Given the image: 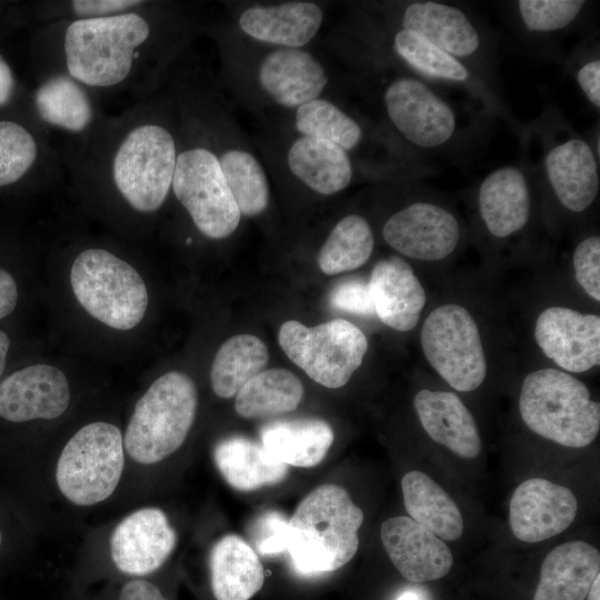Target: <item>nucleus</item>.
I'll use <instances>...</instances> for the list:
<instances>
[{
    "label": "nucleus",
    "instance_id": "obj_32",
    "mask_svg": "<svg viewBox=\"0 0 600 600\" xmlns=\"http://www.w3.org/2000/svg\"><path fill=\"white\" fill-rule=\"evenodd\" d=\"M269 360L266 343L253 334H237L220 347L213 359L210 380L214 393L229 399L251 378L261 372Z\"/></svg>",
    "mask_w": 600,
    "mask_h": 600
},
{
    "label": "nucleus",
    "instance_id": "obj_1",
    "mask_svg": "<svg viewBox=\"0 0 600 600\" xmlns=\"http://www.w3.org/2000/svg\"><path fill=\"white\" fill-rule=\"evenodd\" d=\"M380 102L387 122L402 144L429 161L459 160L481 138L486 122H466L443 91L401 68L387 78Z\"/></svg>",
    "mask_w": 600,
    "mask_h": 600
},
{
    "label": "nucleus",
    "instance_id": "obj_29",
    "mask_svg": "<svg viewBox=\"0 0 600 600\" xmlns=\"http://www.w3.org/2000/svg\"><path fill=\"white\" fill-rule=\"evenodd\" d=\"M213 461L227 483L244 492L279 483L289 472L288 466L272 458L262 444L243 436L220 440Z\"/></svg>",
    "mask_w": 600,
    "mask_h": 600
},
{
    "label": "nucleus",
    "instance_id": "obj_25",
    "mask_svg": "<svg viewBox=\"0 0 600 600\" xmlns=\"http://www.w3.org/2000/svg\"><path fill=\"white\" fill-rule=\"evenodd\" d=\"M598 574V549L581 540L562 543L544 558L533 600H584Z\"/></svg>",
    "mask_w": 600,
    "mask_h": 600
},
{
    "label": "nucleus",
    "instance_id": "obj_28",
    "mask_svg": "<svg viewBox=\"0 0 600 600\" xmlns=\"http://www.w3.org/2000/svg\"><path fill=\"white\" fill-rule=\"evenodd\" d=\"M261 444L276 460L311 468L327 456L333 439L330 424L317 418L270 421L260 429Z\"/></svg>",
    "mask_w": 600,
    "mask_h": 600
},
{
    "label": "nucleus",
    "instance_id": "obj_48",
    "mask_svg": "<svg viewBox=\"0 0 600 600\" xmlns=\"http://www.w3.org/2000/svg\"><path fill=\"white\" fill-rule=\"evenodd\" d=\"M588 600H600V574L592 582L587 597Z\"/></svg>",
    "mask_w": 600,
    "mask_h": 600
},
{
    "label": "nucleus",
    "instance_id": "obj_7",
    "mask_svg": "<svg viewBox=\"0 0 600 600\" xmlns=\"http://www.w3.org/2000/svg\"><path fill=\"white\" fill-rule=\"evenodd\" d=\"M127 461L121 430L110 422H91L76 431L61 449L54 483L70 504L94 507L113 496Z\"/></svg>",
    "mask_w": 600,
    "mask_h": 600
},
{
    "label": "nucleus",
    "instance_id": "obj_2",
    "mask_svg": "<svg viewBox=\"0 0 600 600\" xmlns=\"http://www.w3.org/2000/svg\"><path fill=\"white\" fill-rule=\"evenodd\" d=\"M363 511L348 491L333 483L313 489L289 520V552L302 574L331 572L346 566L359 548Z\"/></svg>",
    "mask_w": 600,
    "mask_h": 600
},
{
    "label": "nucleus",
    "instance_id": "obj_47",
    "mask_svg": "<svg viewBox=\"0 0 600 600\" xmlns=\"http://www.w3.org/2000/svg\"><path fill=\"white\" fill-rule=\"evenodd\" d=\"M10 340L8 336L0 330V377L6 367V357L9 350Z\"/></svg>",
    "mask_w": 600,
    "mask_h": 600
},
{
    "label": "nucleus",
    "instance_id": "obj_8",
    "mask_svg": "<svg viewBox=\"0 0 600 600\" xmlns=\"http://www.w3.org/2000/svg\"><path fill=\"white\" fill-rule=\"evenodd\" d=\"M392 8L393 27L421 34L500 91L496 42L470 12L432 0L399 2Z\"/></svg>",
    "mask_w": 600,
    "mask_h": 600
},
{
    "label": "nucleus",
    "instance_id": "obj_46",
    "mask_svg": "<svg viewBox=\"0 0 600 600\" xmlns=\"http://www.w3.org/2000/svg\"><path fill=\"white\" fill-rule=\"evenodd\" d=\"M13 87L12 71L6 60L0 56V107L9 101L13 92Z\"/></svg>",
    "mask_w": 600,
    "mask_h": 600
},
{
    "label": "nucleus",
    "instance_id": "obj_31",
    "mask_svg": "<svg viewBox=\"0 0 600 600\" xmlns=\"http://www.w3.org/2000/svg\"><path fill=\"white\" fill-rule=\"evenodd\" d=\"M303 398V384L287 369L262 370L237 392L234 409L243 418H266L291 412Z\"/></svg>",
    "mask_w": 600,
    "mask_h": 600
},
{
    "label": "nucleus",
    "instance_id": "obj_27",
    "mask_svg": "<svg viewBox=\"0 0 600 600\" xmlns=\"http://www.w3.org/2000/svg\"><path fill=\"white\" fill-rule=\"evenodd\" d=\"M287 162L298 180L322 196L347 189L354 174L352 159L346 150L316 138H297L288 150Z\"/></svg>",
    "mask_w": 600,
    "mask_h": 600
},
{
    "label": "nucleus",
    "instance_id": "obj_43",
    "mask_svg": "<svg viewBox=\"0 0 600 600\" xmlns=\"http://www.w3.org/2000/svg\"><path fill=\"white\" fill-rule=\"evenodd\" d=\"M113 600H170L150 577L122 579Z\"/></svg>",
    "mask_w": 600,
    "mask_h": 600
},
{
    "label": "nucleus",
    "instance_id": "obj_5",
    "mask_svg": "<svg viewBox=\"0 0 600 600\" xmlns=\"http://www.w3.org/2000/svg\"><path fill=\"white\" fill-rule=\"evenodd\" d=\"M519 410L530 430L564 447H587L600 430V404L591 400L587 386L553 368L523 379Z\"/></svg>",
    "mask_w": 600,
    "mask_h": 600
},
{
    "label": "nucleus",
    "instance_id": "obj_23",
    "mask_svg": "<svg viewBox=\"0 0 600 600\" xmlns=\"http://www.w3.org/2000/svg\"><path fill=\"white\" fill-rule=\"evenodd\" d=\"M321 7L311 1L256 4L244 9L239 28L251 39L277 48H302L319 32Z\"/></svg>",
    "mask_w": 600,
    "mask_h": 600
},
{
    "label": "nucleus",
    "instance_id": "obj_15",
    "mask_svg": "<svg viewBox=\"0 0 600 600\" xmlns=\"http://www.w3.org/2000/svg\"><path fill=\"white\" fill-rule=\"evenodd\" d=\"M384 242L420 261H440L459 246L462 227L456 214L432 200H414L394 211L382 226Z\"/></svg>",
    "mask_w": 600,
    "mask_h": 600
},
{
    "label": "nucleus",
    "instance_id": "obj_19",
    "mask_svg": "<svg viewBox=\"0 0 600 600\" xmlns=\"http://www.w3.org/2000/svg\"><path fill=\"white\" fill-rule=\"evenodd\" d=\"M69 402L67 377L52 366L26 367L0 383V417L10 422L56 419Z\"/></svg>",
    "mask_w": 600,
    "mask_h": 600
},
{
    "label": "nucleus",
    "instance_id": "obj_39",
    "mask_svg": "<svg viewBox=\"0 0 600 600\" xmlns=\"http://www.w3.org/2000/svg\"><path fill=\"white\" fill-rule=\"evenodd\" d=\"M578 284L592 299L600 300V237L592 234L582 239L572 256Z\"/></svg>",
    "mask_w": 600,
    "mask_h": 600
},
{
    "label": "nucleus",
    "instance_id": "obj_40",
    "mask_svg": "<svg viewBox=\"0 0 600 600\" xmlns=\"http://www.w3.org/2000/svg\"><path fill=\"white\" fill-rule=\"evenodd\" d=\"M329 303L336 310L358 316L376 314L369 283L361 278H348L338 282L329 293Z\"/></svg>",
    "mask_w": 600,
    "mask_h": 600
},
{
    "label": "nucleus",
    "instance_id": "obj_18",
    "mask_svg": "<svg viewBox=\"0 0 600 600\" xmlns=\"http://www.w3.org/2000/svg\"><path fill=\"white\" fill-rule=\"evenodd\" d=\"M577 511L578 501L569 488L532 478L519 484L511 497L510 528L519 540L539 542L563 532Z\"/></svg>",
    "mask_w": 600,
    "mask_h": 600
},
{
    "label": "nucleus",
    "instance_id": "obj_45",
    "mask_svg": "<svg viewBox=\"0 0 600 600\" xmlns=\"http://www.w3.org/2000/svg\"><path fill=\"white\" fill-rule=\"evenodd\" d=\"M18 301V289L12 276L0 268V319L11 313Z\"/></svg>",
    "mask_w": 600,
    "mask_h": 600
},
{
    "label": "nucleus",
    "instance_id": "obj_34",
    "mask_svg": "<svg viewBox=\"0 0 600 600\" xmlns=\"http://www.w3.org/2000/svg\"><path fill=\"white\" fill-rule=\"evenodd\" d=\"M374 249V234L368 220L357 213L340 219L323 242L319 254L320 270L328 276L363 266Z\"/></svg>",
    "mask_w": 600,
    "mask_h": 600
},
{
    "label": "nucleus",
    "instance_id": "obj_20",
    "mask_svg": "<svg viewBox=\"0 0 600 600\" xmlns=\"http://www.w3.org/2000/svg\"><path fill=\"white\" fill-rule=\"evenodd\" d=\"M380 537L393 566L411 582L438 580L452 568L453 557L443 540L410 517L384 520Z\"/></svg>",
    "mask_w": 600,
    "mask_h": 600
},
{
    "label": "nucleus",
    "instance_id": "obj_36",
    "mask_svg": "<svg viewBox=\"0 0 600 600\" xmlns=\"http://www.w3.org/2000/svg\"><path fill=\"white\" fill-rule=\"evenodd\" d=\"M227 184L241 216L257 217L268 208L270 189L266 171L249 151L230 148L218 157Z\"/></svg>",
    "mask_w": 600,
    "mask_h": 600
},
{
    "label": "nucleus",
    "instance_id": "obj_42",
    "mask_svg": "<svg viewBox=\"0 0 600 600\" xmlns=\"http://www.w3.org/2000/svg\"><path fill=\"white\" fill-rule=\"evenodd\" d=\"M573 77L587 101L600 110V58L598 50L583 53L573 62Z\"/></svg>",
    "mask_w": 600,
    "mask_h": 600
},
{
    "label": "nucleus",
    "instance_id": "obj_38",
    "mask_svg": "<svg viewBox=\"0 0 600 600\" xmlns=\"http://www.w3.org/2000/svg\"><path fill=\"white\" fill-rule=\"evenodd\" d=\"M32 134L13 121H0V187L19 180L37 158Z\"/></svg>",
    "mask_w": 600,
    "mask_h": 600
},
{
    "label": "nucleus",
    "instance_id": "obj_4",
    "mask_svg": "<svg viewBox=\"0 0 600 600\" xmlns=\"http://www.w3.org/2000/svg\"><path fill=\"white\" fill-rule=\"evenodd\" d=\"M198 408V391L186 373L170 371L137 401L123 433L128 460L153 466L173 454L186 441Z\"/></svg>",
    "mask_w": 600,
    "mask_h": 600
},
{
    "label": "nucleus",
    "instance_id": "obj_30",
    "mask_svg": "<svg viewBox=\"0 0 600 600\" xmlns=\"http://www.w3.org/2000/svg\"><path fill=\"white\" fill-rule=\"evenodd\" d=\"M403 503L410 518L441 540H458L463 518L452 498L428 474L413 470L401 480Z\"/></svg>",
    "mask_w": 600,
    "mask_h": 600
},
{
    "label": "nucleus",
    "instance_id": "obj_17",
    "mask_svg": "<svg viewBox=\"0 0 600 600\" xmlns=\"http://www.w3.org/2000/svg\"><path fill=\"white\" fill-rule=\"evenodd\" d=\"M541 351L568 372H584L600 363V317L566 307H549L536 320Z\"/></svg>",
    "mask_w": 600,
    "mask_h": 600
},
{
    "label": "nucleus",
    "instance_id": "obj_3",
    "mask_svg": "<svg viewBox=\"0 0 600 600\" xmlns=\"http://www.w3.org/2000/svg\"><path fill=\"white\" fill-rule=\"evenodd\" d=\"M534 139L539 157L530 167L559 204L572 213L587 211L600 188L599 153L592 141L573 130L558 109L546 108L523 133Z\"/></svg>",
    "mask_w": 600,
    "mask_h": 600
},
{
    "label": "nucleus",
    "instance_id": "obj_49",
    "mask_svg": "<svg viewBox=\"0 0 600 600\" xmlns=\"http://www.w3.org/2000/svg\"><path fill=\"white\" fill-rule=\"evenodd\" d=\"M397 600H419V598L413 592H404Z\"/></svg>",
    "mask_w": 600,
    "mask_h": 600
},
{
    "label": "nucleus",
    "instance_id": "obj_6",
    "mask_svg": "<svg viewBox=\"0 0 600 600\" xmlns=\"http://www.w3.org/2000/svg\"><path fill=\"white\" fill-rule=\"evenodd\" d=\"M149 33L147 20L134 12L78 19L64 33L68 72L91 87L118 84L129 76L136 49Z\"/></svg>",
    "mask_w": 600,
    "mask_h": 600
},
{
    "label": "nucleus",
    "instance_id": "obj_24",
    "mask_svg": "<svg viewBox=\"0 0 600 600\" xmlns=\"http://www.w3.org/2000/svg\"><path fill=\"white\" fill-rule=\"evenodd\" d=\"M418 418L437 443L468 459L476 458L481 450V439L477 423L453 392L420 390L413 399Z\"/></svg>",
    "mask_w": 600,
    "mask_h": 600
},
{
    "label": "nucleus",
    "instance_id": "obj_9",
    "mask_svg": "<svg viewBox=\"0 0 600 600\" xmlns=\"http://www.w3.org/2000/svg\"><path fill=\"white\" fill-rule=\"evenodd\" d=\"M70 281L84 310L118 330L134 328L142 320L148 292L138 271L102 249H88L74 260Z\"/></svg>",
    "mask_w": 600,
    "mask_h": 600
},
{
    "label": "nucleus",
    "instance_id": "obj_41",
    "mask_svg": "<svg viewBox=\"0 0 600 600\" xmlns=\"http://www.w3.org/2000/svg\"><path fill=\"white\" fill-rule=\"evenodd\" d=\"M289 520L274 511L264 513L254 526V544L262 554L287 551Z\"/></svg>",
    "mask_w": 600,
    "mask_h": 600
},
{
    "label": "nucleus",
    "instance_id": "obj_21",
    "mask_svg": "<svg viewBox=\"0 0 600 600\" xmlns=\"http://www.w3.org/2000/svg\"><path fill=\"white\" fill-rule=\"evenodd\" d=\"M258 81L278 106L298 108L319 98L328 84L323 64L301 48H276L260 61Z\"/></svg>",
    "mask_w": 600,
    "mask_h": 600
},
{
    "label": "nucleus",
    "instance_id": "obj_50",
    "mask_svg": "<svg viewBox=\"0 0 600 600\" xmlns=\"http://www.w3.org/2000/svg\"><path fill=\"white\" fill-rule=\"evenodd\" d=\"M1 543H2V533L0 531V547H1Z\"/></svg>",
    "mask_w": 600,
    "mask_h": 600
},
{
    "label": "nucleus",
    "instance_id": "obj_14",
    "mask_svg": "<svg viewBox=\"0 0 600 600\" xmlns=\"http://www.w3.org/2000/svg\"><path fill=\"white\" fill-rule=\"evenodd\" d=\"M177 532L158 507H141L113 527L109 539L112 570L122 579L151 577L172 554Z\"/></svg>",
    "mask_w": 600,
    "mask_h": 600
},
{
    "label": "nucleus",
    "instance_id": "obj_10",
    "mask_svg": "<svg viewBox=\"0 0 600 600\" xmlns=\"http://www.w3.org/2000/svg\"><path fill=\"white\" fill-rule=\"evenodd\" d=\"M281 349L313 381L330 389L348 383L368 350L366 334L344 319L307 327L289 320L278 333Z\"/></svg>",
    "mask_w": 600,
    "mask_h": 600
},
{
    "label": "nucleus",
    "instance_id": "obj_13",
    "mask_svg": "<svg viewBox=\"0 0 600 600\" xmlns=\"http://www.w3.org/2000/svg\"><path fill=\"white\" fill-rule=\"evenodd\" d=\"M171 188L203 236L224 239L238 228L240 210L209 149L191 148L177 156Z\"/></svg>",
    "mask_w": 600,
    "mask_h": 600
},
{
    "label": "nucleus",
    "instance_id": "obj_12",
    "mask_svg": "<svg viewBox=\"0 0 600 600\" xmlns=\"http://www.w3.org/2000/svg\"><path fill=\"white\" fill-rule=\"evenodd\" d=\"M420 341L427 361L451 388L469 392L484 381L487 358L479 328L464 307L446 303L433 309Z\"/></svg>",
    "mask_w": 600,
    "mask_h": 600
},
{
    "label": "nucleus",
    "instance_id": "obj_22",
    "mask_svg": "<svg viewBox=\"0 0 600 600\" xmlns=\"http://www.w3.org/2000/svg\"><path fill=\"white\" fill-rule=\"evenodd\" d=\"M376 316L389 328L412 330L424 308L426 291L411 266L399 256L378 261L368 281Z\"/></svg>",
    "mask_w": 600,
    "mask_h": 600
},
{
    "label": "nucleus",
    "instance_id": "obj_26",
    "mask_svg": "<svg viewBox=\"0 0 600 600\" xmlns=\"http://www.w3.org/2000/svg\"><path fill=\"white\" fill-rule=\"evenodd\" d=\"M209 572L216 600H250L264 582L256 551L236 534H226L212 546Z\"/></svg>",
    "mask_w": 600,
    "mask_h": 600
},
{
    "label": "nucleus",
    "instance_id": "obj_33",
    "mask_svg": "<svg viewBox=\"0 0 600 600\" xmlns=\"http://www.w3.org/2000/svg\"><path fill=\"white\" fill-rule=\"evenodd\" d=\"M294 127L300 136L332 142L349 154L367 141V130L357 118L320 97L296 109Z\"/></svg>",
    "mask_w": 600,
    "mask_h": 600
},
{
    "label": "nucleus",
    "instance_id": "obj_35",
    "mask_svg": "<svg viewBox=\"0 0 600 600\" xmlns=\"http://www.w3.org/2000/svg\"><path fill=\"white\" fill-rule=\"evenodd\" d=\"M34 104L44 122L70 132L83 131L93 116L86 91L66 76L51 77L40 86Z\"/></svg>",
    "mask_w": 600,
    "mask_h": 600
},
{
    "label": "nucleus",
    "instance_id": "obj_44",
    "mask_svg": "<svg viewBox=\"0 0 600 600\" xmlns=\"http://www.w3.org/2000/svg\"><path fill=\"white\" fill-rule=\"evenodd\" d=\"M140 3L137 0H76L71 8L80 19H89L119 14Z\"/></svg>",
    "mask_w": 600,
    "mask_h": 600
},
{
    "label": "nucleus",
    "instance_id": "obj_37",
    "mask_svg": "<svg viewBox=\"0 0 600 600\" xmlns=\"http://www.w3.org/2000/svg\"><path fill=\"white\" fill-rule=\"evenodd\" d=\"M583 0H519L512 11L519 27L531 38L549 39L570 30L584 16Z\"/></svg>",
    "mask_w": 600,
    "mask_h": 600
},
{
    "label": "nucleus",
    "instance_id": "obj_16",
    "mask_svg": "<svg viewBox=\"0 0 600 600\" xmlns=\"http://www.w3.org/2000/svg\"><path fill=\"white\" fill-rule=\"evenodd\" d=\"M532 171L527 162L498 167L488 172L477 190V207L486 231L508 239L524 230L531 219Z\"/></svg>",
    "mask_w": 600,
    "mask_h": 600
},
{
    "label": "nucleus",
    "instance_id": "obj_11",
    "mask_svg": "<svg viewBox=\"0 0 600 600\" xmlns=\"http://www.w3.org/2000/svg\"><path fill=\"white\" fill-rule=\"evenodd\" d=\"M171 133L159 124H141L120 143L112 178L120 194L136 210L152 212L164 202L177 160Z\"/></svg>",
    "mask_w": 600,
    "mask_h": 600
}]
</instances>
